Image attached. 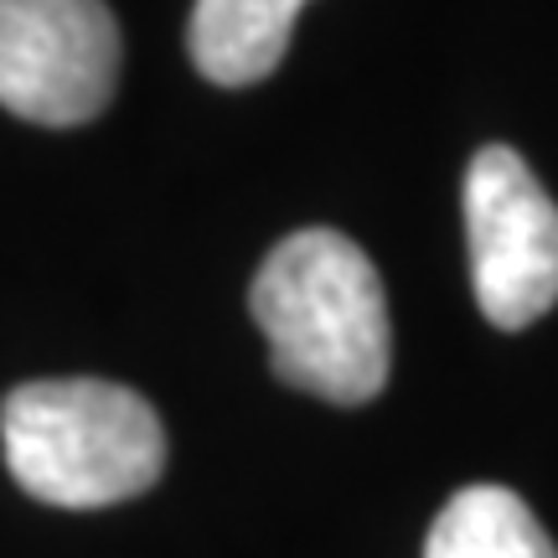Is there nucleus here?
<instances>
[{"label": "nucleus", "mask_w": 558, "mask_h": 558, "mask_svg": "<svg viewBox=\"0 0 558 558\" xmlns=\"http://www.w3.org/2000/svg\"><path fill=\"white\" fill-rule=\"evenodd\" d=\"M279 383L326 403H367L393 367L378 264L337 228H300L269 248L248 284Z\"/></svg>", "instance_id": "obj_1"}, {"label": "nucleus", "mask_w": 558, "mask_h": 558, "mask_svg": "<svg viewBox=\"0 0 558 558\" xmlns=\"http://www.w3.org/2000/svg\"><path fill=\"white\" fill-rule=\"evenodd\" d=\"M5 465L47 507H114L166 471V429L135 388L104 378L21 383L0 403Z\"/></svg>", "instance_id": "obj_2"}, {"label": "nucleus", "mask_w": 558, "mask_h": 558, "mask_svg": "<svg viewBox=\"0 0 558 558\" xmlns=\"http://www.w3.org/2000/svg\"><path fill=\"white\" fill-rule=\"evenodd\" d=\"M465 239L481 316L527 331L558 305V202L512 145H481L465 166Z\"/></svg>", "instance_id": "obj_3"}, {"label": "nucleus", "mask_w": 558, "mask_h": 558, "mask_svg": "<svg viewBox=\"0 0 558 558\" xmlns=\"http://www.w3.org/2000/svg\"><path fill=\"white\" fill-rule=\"evenodd\" d=\"M120 83L104 0H0V104L32 124H88Z\"/></svg>", "instance_id": "obj_4"}, {"label": "nucleus", "mask_w": 558, "mask_h": 558, "mask_svg": "<svg viewBox=\"0 0 558 558\" xmlns=\"http://www.w3.org/2000/svg\"><path fill=\"white\" fill-rule=\"evenodd\" d=\"M305 0H197L186 47L202 78L222 88H248L269 78L290 47Z\"/></svg>", "instance_id": "obj_5"}, {"label": "nucleus", "mask_w": 558, "mask_h": 558, "mask_svg": "<svg viewBox=\"0 0 558 558\" xmlns=\"http://www.w3.org/2000/svg\"><path fill=\"white\" fill-rule=\"evenodd\" d=\"M424 558H558V548L518 492L460 486L429 522Z\"/></svg>", "instance_id": "obj_6"}]
</instances>
